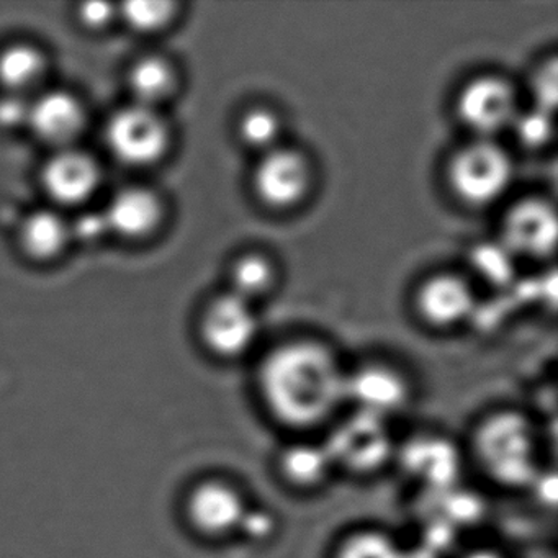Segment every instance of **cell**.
Listing matches in <instances>:
<instances>
[{"label": "cell", "instance_id": "cell-20", "mask_svg": "<svg viewBox=\"0 0 558 558\" xmlns=\"http://www.w3.org/2000/svg\"><path fill=\"white\" fill-rule=\"evenodd\" d=\"M22 240L35 257H51L60 253L68 240V227L57 214L38 211L25 221Z\"/></svg>", "mask_w": 558, "mask_h": 558}, {"label": "cell", "instance_id": "cell-11", "mask_svg": "<svg viewBox=\"0 0 558 558\" xmlns=\"http://www.w3.org/2000/svg\"><path fill=\"white\" fill-rule=\"evenodd\" d=\"M557 241V218L547 202L524 201L515 204L502 221L501 243L512 254L527 257H547L554 253Z\"/></svg>", "mask_w": 558, "mask_h": 558}, {"label": "cell", "instance_id": "cell-10", "mask_svg": "<svg viewBox=\"0 0 558 558\" xmlns=\"http://www.w3.org/2000/svg\"><path fill=\"white\" fill-rule=\"evenodd\" d=\"M107 142L113 155L126 165H149L165 153L168 130L151 107H129L110 120Z\"/></svg>", "mask_w": 558, "mask_h": 558}, {"label": "cell", "instance_id": "cell-5", "mask_svg": "<svg viewBox=\"0 0 558 558\" xmlns=\"http://www.w3.org/2000/svg\"><path fill=\"white\" fill-rule=\"evenodd\" d=\"M413 400V385L410 378L393 365L384 362H368L354 371H348L345 378V404L352 411L393 420L403 413Z\"/></svg>", "mask_w": 558, "mask_h": 558}, {"label": "cell", "instance_id": "cell-16", "mask_svg": "<svg viewBox=\"0 0 558 558\" xmlns=\"http://www.w3.org/2000/svg\"><path fill=\"white\" fill-rule=\"evenodd\" d=\"M28 123L47 142H66L81 129L83 110L70 94L50 93L31 106Z\"/></svg>", "mask_w": 558, "mask_h": 558}, {"label": "cell", "instance_id": "cell-7", "mask_svg": "<svg viewBox=\"0 0 558 558\" xmlns=\"http://www.w3.org/2000/svg\"><path fill=\"white\" fill-rule=\"evenodd\" d=\"M247 506L250 502L240 486L223 478H208L194 486L185 512L198 534L223 541L238 534Z\"/></svg>", "mask_w": 558, "mask_h": 558}, {"label": "cell", "instance_id": "cell-27", "mask_svg": "<svg viewBox=\"0 0 558 558\" xmlns=\"http://www.w3.org/2000/svg\"><path fill=\"white\" fill-rule=\"evenodd\" d=\"M512 126H514L522 145L531 146V148H538L548 143L551 132H554L550 113L541 109L518 116Z\"/></svg>", "mask_w": 558, "mask_h": 558}, {"label": "cell", "instance_id": "cell-12", "mask_svg": "<svg viewBox=\"0 0 558 558\" xmlns=\"http://www.w3.org/2000/svg\"><path fill=\"white\" fill-rule=\"evenodd\" d=\"M416 308L421 318L430 326L450 328L472 315L475 295L462 277L442 274L421 286L416 295Z\"/></svg>", "mask_w": 558, "mask_h": 558}, {"label": "cell", "instance_id": "cell-1", "mask_svg": "<svg viewBox=\"0 0 558 558\" xmlns=\"http://www.w3.org/2000/svg\"><path fill=\"white\" fill-rule=\"evenodd\" d=\"M345 378L335 352L313 339L283 342L257 367L256 388L270 420L296 434L331 426L345 407Z\"/></svg>", "mask_w": 558, "mask_h": 558}, {"label": "cell", "instance_id": "cell-29", "mask_svg": "<svg viewBox=\"0 0 558 558\" xmlns=\"http://www.w3.org/2000/svg\"><path fill=\"white\" fill-rule=\"evenodd\" d=\"M31 107L24 100L15 97H5L0 100V126H17L22 122H28Z\"/></svg>", "mask_w": 558, "mask_h": 558}, {"label": "cell", "instance_id": "cell-2", "mask_svg": "<svg viewBox=\"0 0 558 558\" xmlns=\"http://www.w3.org/2000/svg\"><path fill=\"white\" fill-rule=\"evenodd\" d=\"M472 452L495 485L518 489L537 482V433L519 411L498 410L483 417L473 434Z\"/></svg>", "mask_w": 558, "mask_h": 558}, {"label": "cell", "instance_id": "cell-19", "mask_svg": "<svg viewBox=\"0 0 558 558\" xmlns=\"http://www.w3.org/2000/svg\"><path fill=\"white\" fill-rule=\"evenodd\" d=\"M332 558H404V554L393 535L364 527L345 534L332 550Z\"/></svg>", "mask_w": 558, "mask_h": 558}, {"label": "cell", "instance_id": "cell-21", "mask_svg": "<svg viewBox=\"0 0 558 558\" xmlns=\"http://www.w3.org/2000/svg\"><path fill=\"white\" fill-rule=\"evenodd\" d=\"M130 84L138 97L140 106L151 107L171 93L174 87V74L165 61L148 58L133 68Z\"/></svg>", "mask_w": 558, "mask_h": 558}, {"label": "cell", "instance_id": "cell-14", "mask_svg": "<svg viewBox=\"0 0 558 558\" xmlns=\"http://www.w3.org/2000/svg\"><path fill=\"white\" fill-rule=\"evenodd\" d=\"M400 456L407 472L426 486H452L460 473L459 450L440 436L413 437Z\"/></svg>", "mask_w": 558, "mask_h": 558}, {"label": "cell", "instance_id": "cell-3", "mask_svg": "<svg viewBox=\"0 0 558 558\" xmlns=\"http://www.w3.org/2000/svg\"><path fill=\"white\" fill-rule=\"evenodd\" d=\"M329 427L331 433L323 442L336 472L372 476L397 456L388 421L352 411L349 416H339Z\"/></svg>", "mask_w": 558, "mask_h": 558}, {"label": "cell", "instance_id": "cell-17", "mask_svg": "<svg viewBox=\"0 0 558 558\" xmlns=\"http://www.w3.org/2000/svg\"><path fill=\"white\" fill-rule=\"evenodd\" d=\"M159 217V201L145 189H126L120 192L106 211L109 230H116L125 236H143L156 227Z\"/></svg>", "mask_w": 558, "mask_h": 558}, {"label": "cell", "instance_id": "cell-30", "mask_svg": "<svg viewBox=\"0 0 558 558\" xmlns=\"http://www.w3.org/2000/svg\"><path fill=\"white\" fill-rule=\"evenodd\" d=\"M74 230H76V234L81 240H97V238L102 236V234L109 230L106 214L83 215V217L76 221V225H74Z\"/></svg>", "mask_w": 558, "mask_h": 558}, {"label": "cell", "instance_id": "cell-32", "mask_svg": "<svg viewBox=\"0 0 558 558\" xmlns=\"http://www.w3.org/2000/svg\"><path fill=\"white\" fill-rule=\"evenodd\" d=\"M463 558H502L501 555L496 551L489 550V548H480V550L470 551Z\"/></svg>", "mask_w": 558, "mask_h": 558}, {"label": "cell", "instance_id": "cell-8", "mask_svg": "<svg viewBox=\"0 0 558 558\" xmlns=\"http://www.w3.org/2000/svg\"><path fill=\"white\" fill-rule=\"evenodd\" d=\"M201 331L211 354L231 361L243 357L253 349L259 336V325L251 303L227 293L207 306Z\"/></svg>", "mask_w": 558, "mask_h": 558}, {"label": "cell", "instance_id": "cell-26", "mask_svg": "<svg viewBox=\"0 0 558 558\" xmlns=\"http://www.w3.org/2000/svg\"><path fill=\"white\" fill-rule=\"evenodd\" d=\"M172 11H174V4H171V2H159V0L145 2V0H140V2L126 4L123 8V15L133 27L149 32L168 24L171 21Z\"/></svg>", "mask_w": 558, "mask_h": 558}, {"label": "cell", "instance_id": "cell-25", "mask_svg": "<svg viewBox=\"0 0 558 558\" xmlns=\"http://www.w3.org/2000/svg\"><path fill=\"white\" fill-rule=\"evenodd\" d=\"M279 518L266 506H247L238 534L243 535L247 544L267 545L279 534Z\"/></svg>", "mask_w": 558, "mask_h": 558}, {"label": "cell", "instance_id": "cell-23", "mask_svg": "<svg viewBox=\"0 0 558 558\" xmlns=\"http://www.w3.org/2000/svg\"><path fill=\"white\" fill-rule=\"evenodd\" d=\"M44 68L40 54L34 48L17 45L0 54V81L9 87H24L34 83Z\"/></svg>", "mask_w": 558, "mask_h": 558}, {"label": "cell", "instance_id": "cell-13", "mask_svg": "<svg viewBox=\"0 0 558 558\" xmlns=\"http://www.w3.org/2000/svg\"><path fill=\"white\" fill-rule=\"evenodd\" d=\"M276 469L283 485L300 493L318 492L336 473L325 442L305 437L279 450Z\"/></svg>", "mask_w": 558, "mask_h": 558}, {"label": "cell", "instance_id": "cell-24", "mask_svg": "<svg viewBox=\"0 0 558 558\" xmlns=\"http://www.w3.org/2000/svg\"><path fill=\"white\" fill-rule=\"evenodd\" d=\"M514 254L502 243L482 244L473 251V267L476 272L495 286H505L514 276Z\"/></svg>", "mask_w": 558, "mask_h": 558}, {"label": "cell", "instance_id": "cell-22", "mask_svg": "<svg viewBox=\"0 0 558 558\" xmlns=\"http://www.w3.org/2000/svg\"><path fill=\"white\" fill-rule=\"evenodd\" d=\"M282 123L279 116L269 109H253L241 119L240 136L244 145L269 153L277 148Z\"/></svg>", "mask_w": 558, "mask_h": 558}, {"label": "cell", "instance_id": "cell-18", "mask_svg": "<svg viewBox=\"0 0 558 558\" xmlns=\"http://www.w3.org/2000/svg\"><path fill=\"white\" fill-rule=\"evenodd\" d=\"M276 283V270L269 259L259 254H247L231 269V292L244 302L263 299Z\"/></svg>", "mask_w": 558, "mask_h": 558}, {"label": "cell", "instance_id": "cell-28", "mask_svg": "<svg viewBox=\"0 0 558 558\" xmlns=\"http://www.w3.org/2000/svg\"><path fill=\"white\" fill-rule=\"evenodd\" d=\"M535 94H537L538 109L548 112L554 109L555 100H557V70L555 64L545 68L537 80H535Z\"/></svg>", "mask_w": 558, "mask_h": 558}, {"label": "cell", "instance_id": "cell-4", "mask_svg": "<svg viewBox=\"0 0 558 558\" xmlns=\"http://www.w3.org/2000/svg\"><path fill=\"white\" fill-rule=\"evenodd\" d=\"M449 184L457 197L472 207L498 201L512 181L508 153L489 140H478L457 151L449 165Z\"/></svg>", "mask_w": 558, "mask_h": 558}, {"label": "cell", "instance_id": "cell-31", "mask_svg": "<svg viewBox=\"0 0 558 558\" xmlns=\"http://www.w3.org/2000/svg\"><path fill=\"white\" fill-rule=\"evenodd\" d=\"M81 17H83L84 24L100 27L112 17V5L104 4V2H90V4L83 5Z\"/></svg>", "mask_w": 558, "mask_h": 558}, {"label": "cell", "instance_id": "cell-9", "mask_svg": "<svg viewBox=\"0 0 558 558\" xmlns=\"http://www.w3.org/2000/svg\"><path fill=\"white\" fill-rule=\"evenodd\" d=\"M259 201L276 210L295 207L312 187V168L303 153L279 148L264 153L253 175Z\"/></svg>", "mask_w": 558, "mask_h": 558}, {"label": "cell", "instance_id": "cell-6", "mask_svg": "<svg viewBox=\"0 0 558 558\" xmlns=\"http://www.w3.org/2000/svg\"><path fill=\"white\" fill-rule=\"evenodd\" d=\"M460 122L476 133L480 140L511 129L518 119V96L514 87L498 76H482L470 81L457 97Z\"/></svg>", "mask_w": 558, "mask_h": 558}, {"label": "cell", "instance_id": "cell-15", "mask_svg": "<svg viewBox=\"0 0 558 558\" xmlns=\"http://www.w3.org/2000/svg\"><path fill=\"white\" fill-rule=\"evenodd\" d=\"M99 181L96 162L83 153L66 151L54 156L45 169L44 182L54 201L80 204L86 201Z\"/></svg>", "mask_w": 558, "mask_h": 558}]
</instances>
